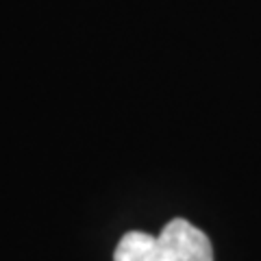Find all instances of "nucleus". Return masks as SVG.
I'll use <instances>...</instances> for the list:
<instances>
[{
	"label": "nucleus",
	"instance_id": "obj_1",
	"mask_svg": "<svg viewBox=\"0 0 261 261\" xmlns=\"http://www.w3.org/2000/svg\"><path fill=\"white\" fill-rule=\"evenodd\" d=\"M152 261H214V246L198 226L174 218L157 238Z\"/></svg>",
	"mask_w": 261,
	"mask_h": 261
},
{
	"label": "nucleus",
	"instance_id": "obj_2",
	"mask_svg": "<svg viewBox=\"0 0 261 261\" xmlns=\"http://www.w3.org/2000/svg\"><path fill=\"white\" fill-rule=\"evenodd\" d=\"M154 248H157V238H152L150 233L128 231L118 242L113 261H152Z\"/></svg>",
	"mask_w": 261,
	"mask_h": 261
}]
</instances>
